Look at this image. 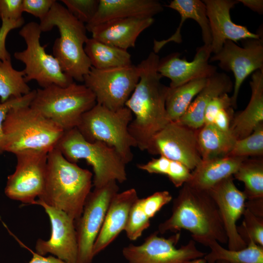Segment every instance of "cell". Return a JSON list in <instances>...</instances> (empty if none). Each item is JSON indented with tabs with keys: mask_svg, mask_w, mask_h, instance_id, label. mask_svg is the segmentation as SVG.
Returning a JSON list of instances; mask_svg holds the SVG:
<instances>
[{
	"mask_svg": "<svg viewBox=\"0 0 263 263\" xmlns=\"http://www.w3.org/2000/svg\"><path fill=\"white\" fill-rule=\"evenodd\" d=\"M208 247L210 251L204 258L207 263H215L218 261L229 263H263V246L250 241L242 249H226L217 242H213Z\"/></svg>",
	"mask_w": 263,
	"mask_h": 263,
	"instance_id": "4dcf8cb0",
	"label": "cell"
},
{
	"mask_svg": "<svg viewBox=\"0 0 263 263\" xmlns=\"http://www.w3.org/2000/svg\"><path fill=\"white\" fill-rule=\"evenodd\" d=\"M209 20L212 42V53L219 52L226 40L235 43L240 40L259 38L261 32L253 33L245 26L235 23L231 20L230 11L237 3L238 0H204Z\"/></svg>",
	"mask_w": 263,
	"mask_h": 263,
	"instance_id": "d6986e66",
	"label": "cell"
},
{
	"mask_svg": "<svg viewBox=\"0 0 263 263\" xmlns=\"http://www.w3.org/2000/svg\"><path fill=\"white\" fill-rule=\"evenodd\" d=\"M233 176L244 183V189L243 192L246 200L263 198V159L246 158Z\"/></svg>",
	"mask_w": 263,
	"mask_h": 263,
	"instance_id": "1f68e13d",
	"label": "cell"
},
{
	"mask_svg": "<svg viewBox=\"0 0 263 263\" xmlns=\"http://www.w3.org/2000/svg\"><path fill=\"white\" fill-rule=\"evenodd\" d=\"M84 50L92 66L97 69L132 64L131 55L128 50L106 44L92 38L87 40Z\"/></svg>",
	"mask_w": 263,
	"mask_h": 263,
	"instance_id": "f1b7e54d",
	"label": "cell"
},
{
	"mask_svg": "<svg viewBox=\"0 0 263 263\" xmlns=\"http://www.w3.org/2000/svg\"><path fill=\"white\" fill-rule=\"evenodd\" d=\"M263 198L248 200L245 202V208L256 216L263 217Z\"/></svg>",
	"mask_w": 263,
	"mask_h": 263,
	"instance_id": "bcb514c9",
	"label": "cell"
},
{
	"mask_svg": "<svg viewBox=\"0 0 263 263\" xmlns=\"http://www.w3.org/2000/svg\"><path fill=\"white\" fill-rule=\"evenodd\" d=\"M93 174L67 160L56 148L48 153L44 188L38 201L62 210L75 223L91 191Z\"/></svg>",
	"mask_w": 263,
	"mask_h": 263,
	"instance_id": "3957f363",
	"label": "cell"
},
{
	"mask_svg": "<svg viewBox=\"0 0 263 263\" xmlns=\"http://www.w3.org/2000/svg\"><path fill=\"white\" fill-rule=\"evenodd\" d=\"M197 139L203 160L227 156L236 140L231 134L222 131L213 124H204L197 129Z\"/></svg>",
	"mask_w": 263,
	"mask_h": 263,
	"instance_id": "83f0119b",
	"label": "cell"
},
{
	"mask_svg": "<svg viewBox=\"0 0 263 263\" xmlns=\"http://www.w3.org/2000/svg\"><path fill=\"white\" fill-rule=\"evenodd\" d=\"M167 190L154 192L143 198H138L133 204L124 231L132 241L140 238L150 225V219L172 200Z\"/></svg>",
	"mask_w": 263,
	"mask_h": 263,
	"instance_id": "484cf974",
	"label": "cell"
},
{
	"mask_svg": "<svg viewBox=\"0 0 263 263\" xmlns=\"http://www.w3.org/2000/svg\"><path fill=\"white\" fill-rule=\"evenodd\" d=\"M166 176L175 187L179 188L189 181L191 177V172L183 164L170 160Z\"/></svg>",
	"mask_w": 263,
	"mask_h": 263,
	"instance_id": "74e56055",
	"label": "cell"
},
{
	"mask_svg": "<svg viewBox=\"0 0 263 263\" xmlns=\"http://www.w3.org/2000/svg\"><path fill=\"white\" fill-rule=\"evenodd\" d=\"M41 32L39 23L34 21L26 23L19 31L26 48L15 52L14 57L25 65V80L26 82L35 80L41 88L52 85L67 86L74 80L63 72L55 56L47 53L46 45H41Z\"/></svg>",
	"mask_w": 263,
	"mask_h": 263,
	"instance_id": "9c48e42d",
	"label": "cell"
},
{
	"mask_svg": "<svg viewBox=\"0 0 263 263\" xmlns=\"http://www.w3.org/2000/svg\"><path fill=\"white\" fill-rule=\"evenodd\" d=\"M56 0H22L23 12H25L39 20L49 13Z\"/></svg>",
	"mask_w": 263,
	"mask_h": 263,
	"instance_id": "ab89813d",
	"label": "cell"
},
{
	"mask_svg": "<svg viewBox=\"0 0 263 263\" xmlns=\"http://www.w3.org/2000/svg\"><path fill=\"white\" fill-rule=\"evenodd\" d=\"M39 25L42 32L50 31L55 27L58 29L60 36L54 42L53 56L67 75L73 80L83 82L92 67L84 50L88 38L86 25L56 1Z\"/></svg>",
	"mask_w": 263,
	"mask_h": 263,
	"instance_id": "277c9868",
	"label": "cell"
},
{
	"mask_svg": "<svg viewBox=\"0 0 263 263\" xmlns=\"http://www.w3.org/2000/svg\"><path fill=\"white\" fill-rule=\"evenodd\" d=\"M2 129L3 151L14 154L27 150L49 152L56 148L64 132L30 106L11 109Z\"/></svg>",
	"mask_w": 263,
	"mask_h": 263,
	"instance_id": "5b68a950",
	"label": "cell"
},
{
	"mask_svg": "<svg viewBox=\"0 0 263 263\" xmlns=\"http://www.w3.org/2000/svg\"><path fill=\"white\" fill-rule=\"evenodd\" d=\"M55 148L71 162L85 160L92 167L95 188L127 179V164L116 150L102 142L87 141L76 128L64 131Z\"/></svg>",
	"mask_w": 263,
	"mask_h": 263,
	"instance_id": "8992f818",
	"label": "cell"
},
{
	"mask_svg": "<svg viewBox=\"0 0 263 263\" xmlns=\"http://www.w3.org/2000/svg\"><path fill=\"white\" fill-rule=\"evenodd\" d=\"M24 75L23 70L18 71L13 68L11 59L0 60V102H4L12 97H21L31 91Z\"/></svg>",
	"mask_w": 263,
	"mask_h": 263,
	"instance_id": "d6a6232c",
	"label": "cell"
},
{
	"mask_svg": "<svg viewBox=\"0 0 263 263\" xmlns=\"http://www.w3.org/2000/svg\"><path fill=\"white\" fill-rule=\"evenodd\" d=\"M139 77V68L132 64L105 69L92 67L83 82L94 94L97 104L116 111L125 106Z\"/></svg>",
	"mask_w": 263,
	"mask_h": 263,
	"instance_id": "30bf717a",
	"label": "cell"
},
{
	"mask_svg": "<svg viewBox=\"0 0 263 263\" xmlns=\"http://www.w3.org/2000/svg\"><path fill=\"white\" fill-rule=\"evenodd\" d=\"M170 160L160 155L158 158H153L146 164H138L137 168L150 174L167 175Z\"/></svg>",
	"mask_w": 263,
	"mask_h": 263,
	"instance_id": "7bdbcfd3",
	"label": "cell"
},
{
	"mask_svg": "<svg viewBox=\"0 0 263 263\" xmlns=\"http://www.w3.org/2000/svg\"><path fill=\"white\" fill-rule=\"evenodd\" d=\"M166 6L176 11L180 15L181 20L176 31L169 38L162 40H154L153 52L157 54L168 43H181L182 39L181 30L185 20L188 19L194 20L200 26L204 45L211 44L212 37L210 25L206 5L203 0H173Z\"/></svg>",
	"mask_w": 263,
	"mask_h": 263,
	"instance_id": "d4e9b609",
	"label": "cell"
},
{
	"mask_svg": "<svg viewBox=\"0 0 263 263\" xmlns=\"http://www.w3.org/2000/svg\"><path fill=\"white\" fill-rule=\"evenodd\" d=\"M33 204L44 208L49 218L51 226L49 240H37L35 246L36 253L42 256L50 253L66 263H76L78 244L75 221L64 211L38 200H36Z\"/></svg>",
	"mask_w": 263,
	"mask_h": 263,
	"instance_id": "2e32d148",
	"label": "cell"
},
{
	"mask_svg": "<svg viewBox=\"0 0 263 263\" xmlns=\"http://www.w3.org/2000/svg\"><path fill=\"white\" fill-rule=\"evenodd\" d=\"M153 22V18L118 19L105 21L87 30L95 39L128 50L135 47L139 35Z\"/></svg>",
	"mask_w": 263,
	"mask_h": 263,
	"instance_id": "ffe728a7",
	"label": "cell"
},
{
	"mask_svg": "<svg viewBox=\"0 0 263 263\" xmlns=\"http://www.w3.org/2000/svg\"><path fill=\"white\" fill-rule=\"evenodd\" d=\"M197 132V130L169 122L154 137L147 151L179 162L193 170L202 161Z\"/></svg>",
	"mask_w": 263,
	"mask_h": 263,
	"instance_id": "9a60e30c",
	"label": "cell"
},
{
	"mask_svg": "<svg viewBox=\"0 0 263 263\" xmlns=\"http://www.w3.org/2000/svg\"><path fill=\"white\" fill-rule=\"evenodd\" d=\"M263 155V123L260 124L248 136L236 140L227 156L247 157Z\"/></svg>",
	"mask_w": 263,
	"mask_h": 263,
	"instance_id": "836d02e7",
	"label": "cell"
},
{
	"mask_svg": "<svg viewBox=\"0 0 263 263\" xmlns=\"http://www.w3.org/2000/svg\"><path fill=\"white\" fill-rule=\"evenodd\" d=\"M159 60L152 51L137 65L139 80L125 104L133 114L129 132L142 151L148 150L154 137L170 122L165 106L169 87L161 82Z\"/></svg>",
	"mask_w": 263,
	"mask_h": 263,
	"instance_id": "6da1fadb",
	"label": "cell"
},
{
	"mask_svg": "<svg viewBox=\"0 0 263 263\" xmlns=\"http://www.w3.org/2000/svg\"><path fill=\"white\" fill-rule=\"evenodd\" d=\"M96 104L89 88L73 82L66 87L52 85L38 89L30 106L65 131L76 128L82 115Z\"/></svg>",
	"mask_w": 263,
	"mask_h": 263,
	"instance_id": "52a82bcc",
	"label": "cell"
},
{
	"mask_svg": "<svg viewBox=\"0 0 263 263\" xmlns=\"http://www.w3.org/2000/svg\"><path fill=\"white\" fill-rule=\"evenodd\" d=\"M250 86L251 95L248 104L244 110L234 113L231 122L230 132L235 140L248 136L263 123V70L253 73Z\"/></svg>",
	"mask_w": 263,
	"mask_h": 263,
	"instance_id": "cb8c5ba5",
	"label": "cell"
},
{
	"mask_svg": "<svg viewBox=\"0 0 263 263\" xmlns=\"http://www.w3.org/2000/svg\"><path fill=\"white\" fill-rule=\"evenodd\" d=\"M36 90L19 97H12L4 102H0V154L3 153V124L8 112L18 106H30L35 97Z\"/></svg>",
	"mask_w": 263,
	"mask_h": 263,
	"instance_id": "8d00e7d4",
	"label": "cell"
},
{
	"mask_svg": "<svg viewBox=\"0 0 263 263\" xmlns=\"http://www.w3.org/2000/svg\"><path fill=\"white\" fill-rule=\"evenodd\" d=\"M231 107H232V101L228 94H224L214 97L205 110L204 124H212L215 117L221 110Z\"/></svg>",
	"mask_w": 263,
	"mask_h": 263,
	"instance_id": "f35d334b",
	"label": "cell"
},
{
	"mask_svg": "<svg viewBox=\"0 0 263 263\" xmlns=\"http://www.w3.org/2000/svg\"><path fill=\"white\" fill-rule=\"evenodd\" d=\"M211 53L210 45L198 47L191 61L181 58L179 53H171L160 59L158 72L170 79V88L197 79L208 78L217 72V67L209 63Z\"/></svg>",
	"mask_w": 263,
	"mask_h": 263,
	"instance_id": "ac0fdd59",
	"label": "cell"
},
{
	"mask_svg": "<svg viewBox=\"0 0 263 263\" xmlns=\"http://www.w3.org/2000/svg\"><path fill=\"white\" fill-rule=\"evenodd\" d=\"M239 2L243 4L250 10L260 14L263 13V0H238Z\"/></svg>",
	"mask_w": 263,
	"mask_h": 263,
	"instance_id": "7dc6e473",
	"label": "cell"
},
{
	"mask_svg": "<svg viewBox=\"0 0 263 263\" xmlns=\"http://www.w3.org/2000/svg\"><path fill=\"white\" fill-rule=\"evenodd\" d=\"M247 157L225 156L209 160H202L191 172L188 183L198 189L208 190L215 185L233 176Z\"/></svg>",
	"mask_w": 263,
	"mask_h": 263,
	"instance_id": "4316f807",
	"label": "cell"
},
{
	"mask_svg": "<svg viewBox=\"0 0 263 263\" xmlns=\"http://www.w3.org/2000/svg\"><path fill=\"white\" fill-rule=\"evenodd\" d=\"M233 176L221 181L207 191L218 208L227 237L228 249L240 250L247 244L237 231L236 223L245 209L246 197L234 183Z\"/></svg>",
	"mask_w": 263,
	"mask_h": 263,
	"instance_id": "e0dca14e",
	"label": "cell"
},
{
	"mask_svg": "<svg viewBox=\"0 0 263 263\" xmlns=\"http://www.w3.org/2000/svg\"><path fill=\"white\" fill-rule=\"evenodd\" d=\"M22 0H0V18L18 20L23 18Z\"/></svg>",
	"mask_w": 263,
	"mask_h": 263,
	"instance_id": "b9f144b4",
	"label": "cell"
},
{
	"mask_svg": "<svg viewBox=\"0 0 263 263\" xmlns=\"http://www.w3.org/2000/svg\"><path fill=\"white\" fill-rule=\"evenodd\" d=\"M207 80V78H200L175 88L169 87L165 106L170 122H177L185 114Z\"/></svg>",
	"mask_w": 263,
	"mask_h": 263,
	"instance_id": "f546056e",
	"label": "cell"
},
{
	"mask_svg": "<svg viewBox=\"0 0 263 263\" xmlns=\"http://www.w3.org/2000/svg\"><path fill=\"white\" fill-rule=\"evenodd\" d=\"M242 225L237 226V231L247 244L250 241L263 246V219L252 213L247 208L243 214Z\"/></svg>",
	"mask_w": 263,
	"mask_h": 263,
	"instance_id": "e575fe53",
	"label": "cell"
},
{
	"mask_svg": "<svg viewBox=\"0 0 263 263\" xmlns=\"http://www.w3.org/2000/svg\"><path fill=\"white\" fill-rule=\"evenodd\" d=\"M32 257L28 263H66L54 256L44 257L30 250Z\"/></svg>",
	"mask_w": 263,
	"mask_h": 263,
	"instance_id": "f6af8a7d",
	"label": "cell"
},
{
	"mask_svg": "<svg viewBox=\"0 0 263 263\" xmlns=\"http://www.w3.org/2000/svg\"><path fill=\"white\" fill-rule=\"evenodd\" d=\"M0 27V60L11 59V55L6 48V39L9 33L12 30L19 28L24 23L23 18L18 20H1Z\"/></svg>",
	"mask_w": 263,
	"mask_h": 263,
	"instance_id": "60d3db41",
	"label": "cell"
},
{
	"mask_svg": "<svg viewBox=\"0 0 263 263\" xmlns=\"http://www.w3.org/2000/svg\"><path fill=\"white\" fill-rule=\"evenodd\" d=\"M170 216L158 226V232L188 231L195 242L207 246L213 242L227 243L217 206L207 190L186 183L174 199Z\"/></svg>",
	"mask_w": 263,
	"mask_h": 263,
	"instance_id": "7a4b0ae2",
	"label": "cell"
},
{
	"mask_svg": "<svg viewBox=\"0 0 263 263\" xmlns=\"http://www.w3.org/2000/svg\"><path fill=\"white\" fill-rule=\"evenodd\" d=\"M164 10L157 0H99L97 11L86 25L90 28L114 19L130 18H153Z\"/></svg>",
	"mask_w": 263,
	"mask_h": 263,
	"instance_id": "7402d4cb",
	"label": "cell"
},
{
	"mask_svg": "<svg viewBox=\"0 0 263 263\" xmlns=\"http://www.w3.org/2000/svg\"><path fill=\"white\" fill-rule=\"evenodd\" d=\"M234 114L232 107L222 109L217 114L212 124L222 131L231 134L230 127Z\"/></svg>",
	"mask_w": 263,
	"mask_h": 263,
	"instance_id": "ee69618b",
	"label": "cell"
},
{
	"mask_svg": "<svg viewBox=\"0 0 263 263\" xmlns=\"http://www.w3.org/2000/svg\"><path fill=\"white\" fill-rule=\"evenodd\" d=\"M132 119L125 106L112 111L96 103L82 115L76 128L87 141L102 142L113 148L127 164L133 159L132 148L137 147L128 130Z\"/></svg>",
	"mask_w": 263,
	"mask_h": 263,
	"instance_id": "ba28073f",
	"label": "cell"
},
{
	"mask_svg": "<svg viewBox=\"0 0 263 263\" xmlns=\"http://www.w3.org/2000/svg\"><path fill=\"white\" fill-rule=\"evenodd\" d=\"M210 62L218 61L222 70L233 73L235 81L231 96L233 108H236L240 88L251 73L263 70V38L244 39L243 47L226 40L221 50L210 56Z\"/></svg>",
	"mask_w": 263,
	"mask_h": 263,
	"instance_id": "5bb4252c",
	"label": "cell"
},
{
	"mask_svg": "<svg viewBox=\"0 0 263 263\" xmlns=\"http://www.w3.org/2000/svg\"><path fill=\"white\" fill-rule=\"evenodd\" d=\"M61 1L75 18L86 25L94 16L99 0H61Z\"/></svg>",
	"mask_w": 263,
	"mask_h": 263,
	"instance_id": "d590c367",
	"label": "cell"
},
{
	"mask_svg": "<svg viewBox=\"0 0 263 263\" xmlns=\"http://www.w3.org/2000/svg\"><path fill=\"white\" fill-rule=\"evenodd\" d=\"M48 153L27 150L15 154L17 158L16 169L8 176L5 188L8 197L33 205L44 188Z\"/></svg>",
	"mask_w": 263,
	"mask_h": 263,
	"instance_id": "7c38bea8",
	"label": "cell"
},
{
	"mask_svg": "<svg viewBox=\"0 0 263 263\" xmlns=\"http://www.w3.org/2000/svg\"><path fill=\"white\" fill-rule=\"evenodd\" d=\"M117 183L112 181L91 191L79 219L75 223L78 244L76 263H91L93 249L105 217L114 196L118 192Z\"/></svg>",
	"mask_w": 263,
	"mask_h": 263,
	"instance_id": "4fadbf2b",
	"label": "cell"
},
{
	"mask_svg": "<svg viewBox=\"0 0 263 263\" xmlns=\"http://www.w3.org/2000/svg\"><path fill=\"white\" fill-rule=\"evenodd\" d=\"M233 89L230 77L216 72L207 78L205 86L196 96L185 114L175 122L197 130L204 125V113L209 102L215 97L228 94Z\"/></svg>",
	"mask_w": 263,
	"mask_h": 263,
	"instance_id": "603a6c76",
	"label": "cell"
},
{
	"mask_svg": "<svg viewBox=\"0 0 263 263\" xmlns=\"http://www.w3.org/2000/svg\"><path fill=\"white\" fill-rule=\"evenodd\" d=\"M158 233L149 235L141 244H130L123 248L122 255L128 263H207L204 258L206 253L199 250L193 240L177 248L179 232L168 238Z\"/></svg>",
	"mask_w": 263,
	"mask_h": 263,
	"instance_id": "8fae6325",
	"label": "cell"
},
{
	"mask_svg": "<svg viewBox=\"0 0 263 263\" xmlns=\"http://www.w3.org/2000/svg\"><path fill=\"white\" fill-rule=\"evenodd\" d=\"M215 263H229L226 261H218Z\"/></svg>",
	"mask_w": 263,
	"mask_h": 263,
	"instance_id": "c3c4849f",
	"label": "cell"
},
{
	"mask_svg": "<svg viewBox=\"0 0 263 263\" xmlns=\"http://www.w3.org/2000/svg\"><path fill=\"white\" fill-rule=\"evenodd\" d=\"M138 198L137 191L133 188L118 192L114 196L94 242V257L104 250L124 230L131 209Z\"/></svg>",
	"mask_w": 263,
	"mask_h": 263,
	"instance_id": "44dd1931",
	"label": "cell"
}]
</instances>
